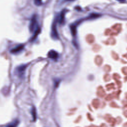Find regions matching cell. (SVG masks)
I'll return each instance as SVG.
<instances>
[{
	"mask_svg": "<svg viewBox=\"0 0 127 127\" xmlns=\"http://www.w3.org/2000/svg\"><path fill=\"white\" fill-rule=\"evenodd\" d=\"M37 25V18L36 15H34L31 18V22L29 25V29L31 32H33L34 30V29Z\"/></svg>",
	"mask_w": 127,
	"mask_h": 127,
	"instance_id": "cell-1",
	"label": "cell"
},
{
	"mask_svg": "<svg viewBox=\"0 0 127 127\" xmlns=\"http://www.w3.org/2000/svg\"><path fill=\"white\" fill-rule=\"evenodd\" d=\"M51 35V37L53 39H59V35H58V33L57 32L55 23H53V24Z\"/></svg>",
	"mask_w": 127,
	"mask_h": 127,
	"instance_id": "cell-2",
	"label": "cell"
},
{
	"mask_svg": "<svg viewBox=\"0 0 127 127\" xmlns=\"http://www.w3.org/2000/svg\"><path fill=\"white\" fill-rule=\"evenodd\" d=\"M48 57L50 59L56 60L59 57V54L55 51L51 50L48 53Z\"/></svg>",
	"mask_w": 127,
	"mask_h": 127,
	"instance_id": "cell-3",
	"label": "cell"
},
{
	"mask_svg": "<svg viewBox=\"0 0 127 127\" xmlns=\"http://www.w3.org/2000/svg\"><path fill=\"white\" fill-rule=\"evenodd\" d=\"M24 45H19L18 46H17L16 47L12 49V50H10V53H12V54H16L18 53L19 52H20V51H21L22 50H23L24 49Z\"/></svg>",
	"mask_w": 127,
	"mask_h": 127,
	"instance_id": "cell-4",
	"label": "cell"
},
{
	"mask_svg": "<svg viewBox=\"0 0 127 127\" xmlns=\"http://www.w3.org/2000/svg\"><path fill=\"white\" fill-rule=\"evenodd\" d=\"M27 67V65L26 64H23V65H21L19 66H18L16 68V71L18 73H22L23 72H24L25 69Z\"/></svg>",
	"mask_w": 127,
	"mask_h": 127,
	"instance_id": "cell-5",
	"label": "cell"
},
{
	"mask_svg": "<svg viewBox=\"0 0 127 127\" xmlns=\"http://www.w3.org/2000/svg\"><path fill=\"white\" fill-rule=\"evenodd\" d=\"M64 10H63L62 12L61 16H60L59 22L60 23H63V22L64 21Z\"/></svg>",
	"mask_w": 127,
	"mask_h": 127,
	"instance_id": "cell-6",
	"label": "cell"
},
{
	"mask_svg": "<svg viewBox=\"0 0 127 127\" xmlns=\"http://www.w3.org/2000/svg\"><path fill=\"white\" fill-rule=\"evenodd\" d=\"M31 113H32L33 120L35 121L36 119V109L34 107H33V108H32Z\"/></svg>",
	"mask_w": 127,
	"mask_h": 127,
	"instance_id": "cell-7",
	"label": "cell"
},
{
	"mask_svg": "<svg viewBox=\"0 0 127 127\" xmlns=\"http://www.w3.org/2000/svg\"><path fill=\"white\" fill-rule=\"evenodd\" d=\"M18 124V121L17 120H15L13 122L10 123V124H9L8 125H7V126L8 127H15Z\"/></svg>",
	"mask_w": 127,
	"mask_h": 127,
	"instance_id": "cell-8",
	"label": "cell"
},
{
	"mask_svg": "<svg viewBox=\"0 0 127 127\" xmlns=\"http://www.w3.org/2000/svg\"><path fill=\"white\" fill-rule=\"evenodd\" d=\"M34 2L37 5H40L42 4V0H34Z\"/></svg>",
	"mask_w": 127,
	"mask_h": 127,
	"instance_id": "cell-9",
	"label": "cell"
},
{
	"mask_svg": "<svg viewBox=\"0 0 127 127\" xmlns=\"http://www.w3.org/2000/svg\"><path fill=\"white\" fill-rule=\"evenodd\" d=\"M117 0L120 2H125L126 1V0Z\"/></svg>",
	"mask_w": 127,
	"mask_h": 127,
	"instance_id": "cell-10",
	"label": "cell"
},
{
	"mask_svg": "<svg viewBox=\"0 0 127 127\" xmlns=\"http://www.w3.org/2000/svg\"></svg>",
	"mask_w": 127,
	"mask_h": 127,
	"instance_id": "cell-11",
	"label": "cell"
}]
</instances>
